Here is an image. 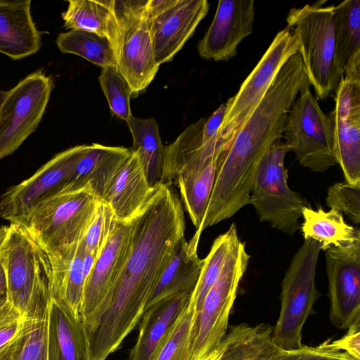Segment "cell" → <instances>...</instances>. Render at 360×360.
Wrapping results in <instances>:
<instances>
[{
    "label": "cell",
    "mask_w": 360,
    "mask_h": 360,
    "mask_svg": "<svg viewBox=\"0 0 360 360\" xmlns=\"http://www.w3.org/2000/svg\"><path fill=\"white\" fill-rule=\"evenodd\" d=\"M273 360H356L328 346L326 341L316 347L302 345L295 349H278Z\"/></svg>",
    "instance_id": "obj_38"
},
{
    "label": "cell",
    "mask_w": 360,
    "mask_h": 360,
    "mask_svg": "<svg viewBox=\"0 0 360 360\" xmlns=\"http://www.w3.org/2000/svg\"><path fill=\"white\" fill-rule=\"evenodd\" d=\"M0 360H47V313L25 318L15 335L0 347Z\"/></svg>",
    "instance_id": "obj_31"
},
{
    "label": "cell",
    "mask_w": 360,
    "mask_h": 360,
    "mask_svg": "<svg viewBox=\"0 0 360 360\" xmlns=\"http://www.w3.org/2000/svg\"><path fill=\"white\" fill-rule=\"evenodd\" d=\"M290 151L289 145L281 139L274 142L261 158L255 172L250 195L260 221L288 235L299 229V219L307 201L288 184L284 160Z\"/></svg>",
    "instance_id": "obj_8"
},
{
    "label": "cell",
    "mask_w": 360,
    "mask_h": 360,
    "mask_svg": "<svg viewBox=\"0 0 360 360\" xmlns=\"http://www.w3.org/2000/svg\"><path fill=\"white\" fill-rule=\"evenodd\" d=\"M146 4L147 0H112L118 25L117 70L134 96L146 90L160 68L146 22Z\"/></svg>",
    "instance_id": "obj_9"
},
{
    "label": "cell",
    "mask_w": 360,
    "mask_h": 360,
    "mask_svg": "<svg viewBox=\"0 0 360 360\" xmlns=\"http://www.w3.org/2000/svg\"><path fill=\"white\" fill-rule=\"evenodd\" d=\"M56 42L63 53L77 55L102 68H117L114 46L103 37L91 32L72 29L60 33Z\"/></svg>",
    "instance_id": "obj_32"
},
{
    "label": "cell",
    "mask_w": 360,
    "mask_h": 360,
    "mask_svg": "<svg viewBox=\"0 0 360 360\" xmlns=\"http://www.w3.org/2000/svg\"><path fill=\"white\" fill-rule=\"evenodd\" d=\"M326 202L330 209L344 213L353 223L360 224V184L335 183L327 191Z\"/></svg>",
    "instance_id": "obj_36"
},
{
    "label": "cell",
    "mask_w": 360,
    "mask_h": 360,
    "mask_svg": "<svg viewBox=\"0 0 360 360\" xmlns=\"http://www.w3.org/2000/svg\"><path fill=\"white\" fill-rule=\"evenodd\" d=\"M89 146L78 145L57 153L29 179L8 189L0 196V217L10 224H25L39 203L61 192Z\"/></svg>",
    "instance_id": "obj_13"
},
{
    "label": "cell",
    "mask_w": 360,
    "mask_h": 360,
    "mask_svg": "<svg viewBox=\"0 0 360 360\" xmlns=\"http://www.w3.org/2000/svg\"><path fill=\"white\" fill-rule=\"evenodd\" d=\"M309 85L300 91L289 110L283 137L302 166L323 172L337 164L333 121L322 111Z\"/></svg>",
    "instance_id": "obj_10"
},
{
    "label": "cell",
    "mask_w": 360,
    "mask_h": 360,
    "mask_svg": "<svg viewBox=\"0 0 360 360\" xmlns=\"http://www.w3.org/2000/svg\"><path fill=\"white\" fill-rule=\"evenodd\" d=\"M309 84L297 52L281 68L243 125L221 147L212 191L214 200L231 207L249 204L257 165L269 147L283 138L288 113L298 93Z\"/></svg>",
    "instance_id": "obj_2"
},
{
    "label": "cell",
    "mask_w": 360,
    "mask_h": 360,
    "mask_svg": "<svg viewBox=\"0 0 360 360\" xmlns=\"http://www.w3.org/2000/svg\"><path fill=\"white\" fill-rule=\"evenodd\" d=\"M265 323L232 326L221 342L219 360H273L279 348Z\"/></svg>",
    "instance_id": "obj_26"
},
{
    "label": "cell",
    "mask_w": 360,
    "mask_h": 360,
    "mask_svg": "<svg viewBox=\"0 0 360 360\" xmlns=\"http://www.w3.org/2000/svg\"><path fill=\"white\" fill-rule=\"evenodd\" d=\"M298 51L297 39L288 27L277 33L236 94L224 103V115L219 131L221 146L229 143L243 125L264 96L281 68Z\"/></svg>",
    "instance_id": "obj_11"
},
{
    "label": "cell",
    "mask_w": 360,
    "mask_h": 360,
    "mask_svg": "<svg viewBox=\"0 0 360 360\" xmlns=\"http://www.w3.org/2000/svg\"><path fill=\"white\" fill-rule=\"evenodd\" d=\"M326 3L293 8L286 18L287 27L297 39L309 82L321 100L335 92L345 76L335 58V6Z\"/></svg>",
    "instance_id": "obj_4"
},
{
    "label": "cell",
    "mask_w": 360,
    "mask_h": 360,
    "mask_svg": "<svg viewBox=\"0 0 360 360\" xmlns=\"http://www.w3.org/2000/svg\"><path fill=\"white\" fill-rule=\"evenodd\" d=\"M209 8L206 0H147L146 22L160 66L183 48Z\"/></svg>",
    "instance_id": "obj_14"
},
{
    "label": "cell",
    "mask_w": 360,
    "mask_h": 360,
    "mask_svg": "<svg viewBox=\"0 0 360 360\" xmlns=\"http://www.w3.org/2000/svg\"><path fill=\"white\" fill-rule=\"evenodd\" d=\"M250 255L238 235L234 238L220 274L207 293L192 328L189 360H205L227 333L229 316Z\"/></svg>",
    "instance_id": "obj_6"
},
{
    "label": "cell",
    "mask_w": 360,
    "mask_h": 360,
    "mask_svg": "<svg viewBox=\"0 0 360 360\" xmlns=\"http://www.w3.org/2000/svg\"><path fill=\"white\" fill-rule=\"evenodd\" d=\"M225 112V105L222 103L212 112L208 119H206L203 134L207 140L219 139V131L223 121ZM220 141V140H219Z\"/></svg>",
    "instance_id": "obj_41"
},
{
    "label": "cell",
    "mask_w": 360,
    "mask_h": 360,
    "mask_svg": "<svg viewBox=\"0 0 360 360\" xmlns=\"http://www.w3.org/2000/svg\"><path fill=\"white\" fill-rule=\"evenodd\" d=\"M347 333L339 340H327L328 346L344 352L356 360H360V319L347 329Z\"/></svg>",
    "instance_id": "obj_40"
},
{
    "label": "cell",
    "mask_w": 360,
    "mask_h": 360,
    "mask_svg": "<svg viewBox=\"0 0 360 360\" xmlns=\"http://www.w3.org/2000/svg\"><path fill=\"white\" fill-rule=\"evenodd\" d=\"M61 15L64 27L95 33L115 45L118 25L112 8V0H69Z\"/></svg>",
    "instance_id": "obj_29"
},
{
    "label": "cell",
    "mask_w": 360,
    "mask_h": 360,
    "mask_svg": "<svg viewBox=\"0 0 360 360\" xmlns=\"http://www.w3.org/2000/svg\"><path fill=\"white\" fill-rule=\"evenodd\" d=\"M0 262L10 303L25 318L46 314L51 295L52 263L25 226L10 224L0 227Z\"/></svg>",
    "instance_id": "obj_3"
},
{
    "label": "cell",
    "mask_w": 360,
    "mask_h": 360,
    "mask_svg": "<svg viewBox=\"0 0 360 360\" xmlns=\"http://www.w3.org/2000/svg\"><path fill=\"white\" fill-rule=\"evenodd\" d=\"M237 236L236 226L232 224L226 232L215 238L208 255L204 259L198 281L190 299L195 314L200 311L207 293L217 279L226 255Z\"/></svg>",
    "instance_id": "obj_33"
},
{
    "label": "cell",
    "mask_w": 360,
    "mask_h": 360,
    "mask_svg": "<svg viewBox=\"0 0 360 360\" xmlns=\"http://www.w3.org/2000/svg\"><path fill=\"white\" fill-rule=\"evenodd\" d=\"M100 203L89 186L60 193L39 203L23 226L58 259L80 242Z\"/></svg>",
    "instance_id": "obj_5"
},
{
    "label": "cell",
    "mask_w": 360,
    "mask_h": 360,
    "mask_svg": "<svg viewBox=\"0 0 360 360\" xmlns=\"http://www.w3.org/2000/svg\"><path fill=\"white\" fill-rule=\"evenodd\" d=\"M221 354V343L219 347L212 352L205 360H219Z\"/></svg>",
    "instance_id": "obj_43"
},
{
    "label": "cell",
    "mask_w": 360,
    "mask_h": 360,
    "mask_svg": "<svg viewBox=\"0 0 360 360\" xmlns=\"http://www.w3.org/2000/svg\"><path fill=\"white\" fill-rule=\"evenodd\" d=\"M131 154V149L125 147L90 144L60 193L89 186L101 201L118 170Z\"/></svg>",
    "instance_id": "obj_22"
},
{
    "label": "cell",
    "mask_w": 360,
    "mask_h": 360,
    "mask_svg": "<svg viewBox=\"0 0 360 360\" xmlns=\"http://www.w3.org/2000/svg\"><path fill=\"white\" fill-rule=\"evenodd\" d=\"M7 285L6 275L0 262V304L7 300Z\"/></svg>",
    "instance_id": "obj_42"
},
{
    "label": "cell",
    "mask_w": 360,
    "mask_h": 360,
    "mask_svg": "<svg viewBox=\"0 0 360 360\" xmlns=\"http://www.w3.org/2000/svg\"><path fill=\"white\" fill-rule=\"evenodd\" d=\"M131 221L115 218L103 248L86 280L79 316L87 333L96 324L102 307L125 262Z\"/></svg>",
    "instance_id": "obj_15"
},
{
    "label": "cell",
    "mask_w": 360,
    "mask_h": 360,
    "mask_svg": "<svg viewBox=\"0 0 360 360\" xmlns=\"http://www.w3.org/2000/svg\"><path fill=\"white\" fill-rule=\"evenodd\" d=\"M53 82L35 71L6 91L0 107V159L12 154L39 124Z\"/></svg>",
    "instance_id": "obj_12"
},
{
    "label": "cell",
    "mask_w": 360,
    "mask_h": 360,
    "mask_svg": "<svg viewBox=\"0 0 360 360\" xmlns=\"http://www.w3.org/2000/svg\"><path fill=\"white\" fill-rule=\"evenodd\" d=\"M127 124L133 140L131 149L138 153L148 182L155 188L161 184L165 160V146L158 123L153 117L143 119L132 115Z\"/></svg>",
    "instance_id": "obj_30"
},
{
    "label": "cell",
    "mask_w": 360,
    "mask_h": 360,
    "mask_svg": "<svg viewBox=\"0 0 360 360\" xmlns=\"http://www.w3.org/2000/svg\"><path fill=\"white\" fill-rule=\"evenodd\" d=\"M304 219L301 231L304 240H313L319 243L321 250L342 248L360 240V231L347 224L342 213L330 209L325 211L321 207L313 210L305 207L302 213Z\"/></svg>",
    "instance_id": "obj_27"
},
{
    "label": "cell",
    "mask_w": 360,
    "mask_h": 360,
    "mask_svg": "<svg viewBox=\"0 0 360 360\" xmlns=\"http://www.w3.org/2000/svg\"><path fill=\"white\" fill-rule=\"evenodd\" d=\"M330 316L339 329L360 319V240L326 250Z\"/></svg>",
    "instance_id": "obj_16"
},
{
    "label": "cell",
    "mask_w": 360,
    "mask_h": 360,
    "mask_svg": "<svg viewBox=\"0 0 360 360\" xmlns=\"http://www.w3.org/2000/svg\"><path fill=\"white\" fill-rule=\"evenodd\" d=\"M255 13L252 0L219 1L210 26L198 42L200 56L215 61L233 58L239 44L253 30Z\"/></svg>",
    "instance_id": "obj_18"
},
{
    "label": "cell",
    "mask_w": 360,
    "mask_h": 360,
    "mask_svg": "<svg viewBox=\"0 0 360 360\" xmlns=\"http://www.w3.org/2000/svg\"><path fill=\"white\" fill-rule=\"evenodd\" d=\"M195 308L189 303L155 360H189Z\"/></svg>",
    "instance_id": "obj_35"
},
{
    "label": "cell",
    "mask_w": 360,
    "mask_h": 360,
    "mask_svg": "<svg viewBox=\"0 0 360 360\" xmlns=\"http://www.w3.org/2000/svg\"><path fill=\"white\" fill-rule=\"evenodd\" d=\"M47 360H90L89 340L80 316L52 296L47 310Z\"/></svg>",
    "instance_id": "obj_19"
},
{
    "label": "cell",
    "mask_w": 360,
    "mask_h": 360,
    "mask_svg": "<svg viewBox=\"0 0 360 360\" xmlns=\"http://www.w3.org/2000/svg\"><path fill=\"white\" fill-rule=\"evenodd\" d=\"M199 240L193 236L189 241L185 237L179 241L151 292L145 310L167 296L193 292L204 264V259L198 255Z\"/></svg>",
    "instance_id": "obj_24"
},
{
    "label": "cell",
    "mask_w": 360,
    "mask_h": 360,
    "mask_svg": "<svg viewBox=\"0 0 360 360\" xmlns=\"http://www.w3.org/2000/svg\"><path fill=\"white\" fill-rule=\"evenodd\" d=\"M113 214L110 209L101 202L82 239L86 253L98 255L110 230Z\"/></svg>",
    "instance_id": "obj_37"
},
{
    "label": "cell",
    "mask_w": 360,
    "mask_h": 360,
    "mask_svg": "<svg viewBox=\"0 0 360 360\" xmlns=\"http://www.w3.org/2000/svg\"><path fill=\"white\" fill-rule=\"evenodd\" d=\"M85 253L81 240L63 257L51 259L53 266L51 296L64 302L79 316L86 283L83 268Z\"/></svg>",
    "instance_id": "obj_28"
},
{
    "label": "cell",
    "mask_w": 360,
    "mask_h": 360,
    "mask_svg": "<svg viewBox=\"0 0 360 360\" xmlns=\"http://www.w3.org/2000/svg\"><path fill=\"white\" fill-rule=\"evenodd\" d=\"M30 8V0H0V53L13 60L30 56L40 49L41 34Z\"/></svg>",
    "instance_id": "obj_23"
},
{
    "label": "cell",
    "mask_w": 360,
    "mask_h": 360,
    "mask_svg": "<svg viewBox=\"0 0 360 360\" xmlns=\"http://www.w3.org/2000/svg\"><path fill=\"white\" fill-rule=\"evenodd\" d=\"M98 81L111 113L127 122L133 115L130 107L132 93L127 82L115 67L102 68Z\"/></svg>",
    "instance_id": "obj_34"
},
{
    "label": "cell",
    "mask_w": 360,
    "mask_h": 360,
    "mask_svg": "<svg viewBox=\"0 0 360 360\" xmlns=\"http://www.w3.org/2000/svg\"><path fill=\"white\" fill-rule=\"evenodd\" d=\"M6 91H0V107L6 96Z\"/></svg>",
    "instance_id": "obj_44"
},
{
    "label": "cell",
    "mask_w": 360,
    "mask_h": 360,
    "mask_svg": "<svg viewBox=\"0 0 360 360\" xmlns=\"http://www.w3.org/2000/svg\"><path fill=\"white\" fill-rule=\"evenodd\" d=\"M321 247L304 240L293 256L281 283V311L272 332L278 348L295 349L302 344L304 324L321 296L315 285L316 264Z\"/></svg>",
    "instance_id": "obj_7"
},
{
    "label": "cell",
    "mask_w": 360,
    "mask_h": 360,
    "mask_svg": "<svg viewBox=\"0 0 360 360\" xmlns=\"http://www.w3.org/2000/svg\"><path fill=\"white\" fill-rule=\"evenodd\" d=\"M181 200L160 184L131 221L128 253L96 324L89 332L90 360H105L135 328L179 241L184 238Z\"/></svg>",
    "instance_id": "obj_1"
},
{
    "label": "cell",
    "mask_w": 360,
    "mask_h": 360,
    "mask_svg": "<svg viewBox=\"0 0 360 360\" xmlns=\"http://www.w3.org/2000/svg\"><path fill=\"white\" fill-rule=\"evenodd\" d=\"M335 101L330 114L336 162L345 181L360 184V81L343 78L335 92Z\"/></svg>",
    "instance_id": "obj_17"
},
{
    "label": "cell",
    "mask_w": 360,
    "mask_h": 360,
    "mask_svg": "<svg viewBox=\"0 0 360 360\" xmlns=\"http://www.w3.org/2000/svg\"><path fill=\"white\" fill-rule=\"evenodd\" d=\"M192 292L167 296L147 308L129 360H155L171 330L187 307Z\"/></svg>",
    "instance_id": "obj_20"
},
{
    "label": "cell",
    "mask_w": 360,
    "mask_h": 360,
    "mask_svg": "<svg viewBox=\"0 0 360 360\" xmlns=\"http://www.w3.org/2000/svg\"><path fill=\"white\" fill-rule=\"evenodd\" d=\"M24 319L8 299L0 304V347L15 335Z\"/></svg>",
    "instance_id": "obj_39"
},
{
    "label": "cell",
    "mask_w": 360,
    "mask_h": 360,
    "mask_svg": "<svg viewBox=\"0 0 360 360\" xmlns=\"http://www.w3.org/2000/svg\"><path fill=\"white\" fill-rule=\"evenodd\" d=\"M155 188L148 182L138 153L131 150L101 202L110 209L117 221L129 222L145 206Z\"/></svg>",
    "instance_id": "obj_21"
},
{
    "label": "cell",
    "mask_w": 360,
    "mask_h": 360,
    "mask_svg": "<svg viewBox=\"0 0 360 360\" xmlns=\"http://www.w3.org/2000/svg\"><path fill=\"white\" fill-rule=\"evenodd\" d=\"M336 61L344 78L360 81V0H346L335 6Z\"/></svg>",
    "instance_id": "obj_25"
}]
</instances>
